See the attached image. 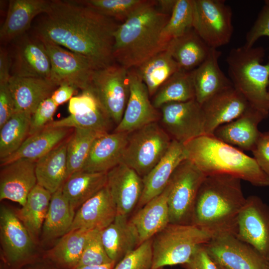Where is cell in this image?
<instances>
[{
    "label": "cell",
    "mask_w": 269,
    "mask_h": 269,
    "mask_svg": "<svg viewBox=\"0 0 269 269\" xmlns=\"http://www.w3.org/2000/svg\"><path fill=\"white\" fill-rule=\"evenodd\" d=\"M112 262H114L109 258L102 244L101 231L93 230L87 241L77 267L100 265Z\"/></svg>",
    "instance_id": "cell-45"
},
{
    "label": "cell",
    "mask_w": 269,
    "mask_h": 269,
    "mask_svg": "<svg viewBox=\"0 0 269 269\" xmlns=\"http://www.w3.org/2000/svg\"><path fill=\"white\" fill-rule=\"evenodd\" d=\"M195 99L192 71L179 70L173 74L154 95L152 103L156 109L173 102Z\"/></svg>",
    "instance_id": "cell-38"
},
{
    "label": "cell",
    "mask_w": 269,
    "mask_h": 269,
    "mask_svg": "<svg viewBox=\"0 0 269 269\" xmlns=\"http://www.w3.org/2000/svg\"><path fill=\"white\" fill-rule=\"evenodd\" d=\"M220 268L225 269H269V261L253 247L232 234L214 237L203 245Z\"/></svg>",
    "instance_id": "cell-11"
},
{
    "label": "cell",
    "mask_w": 269,
    "mask_h": 269,
    "mask_svg": "<svg viewBox=\"0 0 269 269\" xmlns=\"http://www.w3.org/2000/svg\"><path fill=\"white\" fill-rule=\"evenodd\" d=\"M112 120L102 107L88 113L70 115L63 119L53 121L46 128H81L93 130L103 133H108Z\"/></svg>",
    "instance_id": "cell-41"
},
{
    "label": "cell",
    "mask_w": 269,
    "mask_h": 269,
    "mask_svg": "<svg viewBox=\"0 0 269 269\" xmlns=\"http://www.w3.org/2000/svg\"><path fill=\"white\" fill-rule=\"evenodd\" d=\"M146 86L150 96L180 68L167 48L152 56L134 68Z\"/></svg>",
    "instance_id": "cell-35"
},
{
    "label": "cell",
    "mask_w": 269,
    "mask_h": 269,
    "mask_svg": "<svg viewBox=\"0 0 269 269\" xmlns=\"http://www.w3.org/2000/svg\"><path fill=\"white\" fill-rule=\"evenodd\" d=\"M200 106L206 135H213L217 128L236 119L251 106L233 86L218 92Z\"/></svg>",
    "instance_id": "cell-18"
},
{
    "label": "cell",
    "mask_w": 269,
    "mask_h": 269,
    "mask_svg": "<svg viewBox=\"0 0 269 269\" xmlns=\"http://www.w3.org/2000/svg\"><path fill=\"white\" fill-rule=\"evenodd\" d=\"M241 181L226 174L206 176L197 195L191 224L215 236H236L239 215L247 198Z\"/></svg>",
    "instance_id": "cell-3"
},
{
    "label": "cell",
    "mask_w": 269,
    "mask_h": 269,
    "mask_svg": "<svg viewBox=\"0 0 269 269\" xmlns=\"http://www.w3.org/2000/svg\"><path fill=\"white\" fill-rule=\"evenodd\" d=\"M152 239L145 241L116 264L113 269H151Z\"/></svg>",
    "instance_id": "cell-44"
},
{
    "label": "cell",
    "mask_w": 269,
    "mask_h": 269,
    "mask_svg": "<svg viewBox=\"0 0 269 269\" xmlns=\"http://www.w3.org/2000/svg\"><path fill=\"white\" fill-rule=\"evenodd\" d=\"M82 3L115 20L125 21L146 0H85Z\"/></svg>",
    "instance_id": "cell-43"
},
{
    "label": "cell",
    "mask_w": 269,
    "mask_h": 269,
    "mask_svg": "<svg viewBox=\"0 0 269 269\" xmlns=\"http://www.w3.org/2000/svg\"><path fill=\"white\" fill-rule=\"evenodd\" d=\"M264 56L262 47L243 45L232 49L226 62L233 87L252 108L267 118L269 114V57L268 62L262 64Z\"/></svg>",
    "instance_id": "cell-5"
},
{
    "label": "cell",
    "mask_w": 269,
    "mask_h": 269,
    "mask_svg": "<svg viewBox=\"0 0 269 269\" xmlns=\"http://www.w3.org/2000/svg\"><path fill=\"white\" fill-rule=\"evenodd\" d=\"M0 237L5 262L18 265L27 260L33 252L34 242L16 213L1 206L0 210Z\"/></svg>",
    "instance_id": "cell-17"
},
{
    "label": "cell",
    "mask_w": 269,
    "mask_h": 269,
    "mask_svg": "<svg viewBox=\"0 0 269 269\" xmlns=\"http://www.w3.org/2000/svg\"><path fill=\"white\" fill-rule=\"evenodd\" d=\"M130 95L120 123L114 132L130 134L148 124L157 122L160 112L150 101L148 89L134 68L128 70Z\"/></svg>",
    "instance_id": "cell-16"
},
{
    "label": "cell",
    "mask_w": 269,
    "mask_h": 269,
    "mask_svg": "<svg viewBox=\"0 0 269 269\" xmlns=\"http://www.w3.org/2000/svg\"><path fill=\"white\" fill-rule=\"evenodd\" d=\"M168 193L167 184L161 193L142 206L130 220L137 231L140 244L152 239L170 223Z\"/></svg>",
    "instance_id": "cell-28"
},
{
    "label": "cell",
    "mask_w": 269,
    "mask_h": 269,
    "mask_svg": "<svg viewBox=\"0 0 269 269\" xmlns=\"http://www.w3.org/2000/svg\"><path fill=\"white\" fill-rule=\"evenodd\" d=\"M162 269V268H161V269Z\"/></svg>",
    "instance_id": "cell-60"
},
{
    "label": "cell",
    "mask_w": 269,
    "mask_h": 269,
    "mask_svg": "<svg viewBox=\"0 0 269 269\" xmlns=\"http://www.w3.org/2000/svg\"><path fill=\"white\" fill-rule=\"evenodd\" d=\"M221 55L217 49L211 48L206 59L192 71L195 100L200 105L218 92L233 86L219 66Z\"/></svg>",
    "instance_id": "cell-27"
},
{
    "label": "cell",
    "mask_w": 269,
    "mask_h": 269,
    "mask_svg": "<svg viewBox=\"0 0 269 269\" xmlns=\"http://www.w3.org/2000/svg\"><path fill=\"white\" fill-rule=\"evenodd\" d=\"M107 186L116 205L117 215L128 217L139 202L143 188L142 178L121 163L107 172Z\"/></svg>",
    "instance_id": "cell-19"
},
{
    "label": "cell",
    "mask_w": 269,
    "mask_h": 269,
    "mask_svg": "<svg viewBox=\"0 0 269 269\" xmlns=\"http://www.w3.org/2000/svg\"><path fill=\"white\" fill-rule=\"evenodd\" d=\"M115 20L80 0H50L35 25L34 36L88 58L97 69L113 64Z\"/></svg>",
    "instance_id": "cell-1"
},
{
    "label": "cell",
    "mask_w": 269,
    "mask_h": 269,
    "mask_svg": "<svg viewBox=\"0 0 269 269\" xmlns=\"http://www.w3.org/2000/svg\"><path fill=\"white\" fill-rule=\"evenodd\" d=\"M252 152L259 166L269 177V131L261 133Z\"/></svg>",
    "instance_id": "cell-49"
},
{
    "label": "cell",
    "mask_w": 269,
    "mask_h": 269,
    "mask_svg": "<svg viewBox=\"0 0 269 269\" xmlns=\"http://www.w3.org/2000/svg\"><path fill=\"white\" fill-rule=\"evenodd\" d=\"M219 269H223V268H220L219 267Z\"/></svg>",
    "instance_id": "cell-58"
},
{
    "label": "cell",
    "mask_w": 269,
    "mask_h": 269,
    "mask_svg": "<svg viewBox=\"0 0 269 269\" xmlns=\"http://www.w3.org/2000/svg\"><path fill=\"white\" fill-rule=\"evenodd\" d=\"M69 137L36 161L37 182L52 194L62 187L67 178Z\"/></svg>",
    "instance_id": "cell-31"
},
{
    "label": "cell",
    "mask_w": 269,
    "mask_h": 269,
    "mask_svg": "<svg viewBox=\"0 0 269 269\" xmlns=\"http://www.w3.org/2000/svg\"><path fill=\"white\" fill-rule=\"evenodd\" d=\"M129 134L105 133L94 141L81 170L107 172L122 162Z\"/></svg>",
    "instance_id": "cell-22"
},
{
    "label": "cell",
    "mask_w": 269,
    "mask_h": 269,
    "mask_svg": "<svg viewBox=\"0 0 269 269\" xmlns=\"http://www.w3.org/2000/svg\"><path fill=\"white\" fill-rule=\"evenodd\" d=\"M186 159L187 154L184 144L172 140L163 157L147 175L142 177L143 188L138 205L143 206L161 193L176 168Z\"/></svg>",
    "instance_id": "cell-24"
},
{
    "label": "cell",
    "mask_w": 269,
    "mask_h": 269,
    "mask_svg": "<svg viewBox=\"0 0 269 269\" xmlns=\"http://www.w3.org/2000/svg\"><path fill=\"white\" fill-rule=\"evenodd\" d=\"M268 261H269V259L268 260Z\"/></svg>",
    "instance_id": "cell-59"
},
{
    "label": "cell",
    "mask_w": 269,
    "mask_h": 269,
    "mask_svg": "<svg viewBox=\"0 0 269 269\" xmlns=\"http://www.w3.org/2000/svg\"><path fill=\"white\" fill-rule=\"evenodd\" d=\"M16 111L32 114L39 105L51 97L58 87L51 80L11 76L8 81Z\"/></svg>",
    "instance_id": "cell-26"
},
{
    "label": "cell",
    "mask_w": 269,
    "mask_h": 269,
    "mask_svg": "<svg viewBox=\"0 0 269 269\" xmlns=\"http://www.w3.org/2000/svg\"><path fill=\"white\" fill-rule=\"evenodd\" d=\"M266 118L250 106L236 119L216 129L213 135L219 140L237 146L241 150L252 151L261 135L259 124Z\"/></svg>",
    "instance_id": "cell-21"
},
{
    "label": "cell",
    "mask_w": 269,
    "mask_h": 269,
    "mask_svg": "<svg viewBox=\"0 0 269 269\" xmlns=\"http://www.w3.org/2000/svg\"><path fill=\"white\" fill-rule=\"evenodd\" d=\"M101 107L96 96L90 89L82 91L81 94L73 97L69 102L70 115L84 114Z\"/></svg>",
    "instance_id": "cell-47"
},
{
    "label": "cell",
    "mask_w": 269,
    "mask_h": 269,
    "mask_svg": "<svg viewBox=\"0 0 269 269\" xmlns=\"http://www.w3.org/2000/svg\"><path fill=\"white\" fill-rule=\"evenodd\" d=\"M73 130L67 128H46L29 136L15 152L0 160V166L20 158L37 161L65 140Z\"/></svg>",
    "instance_id": "cell-30"
},
{
    "label": "cell",
    "mask_w": 269,
    "mask_h": 269,
    "mask_svg": "<svg viewBox=\"0 0 269 269\" xmlns=\"http://www.w3.org/2000/svg\"><path fill=\"white\" fill-rule=\"evenodd\" d=\"M116 264L115 262H112L100 265L83 266L77 267L74 269H113Z\"/></svg>",
    "instance_id": "cell-55"
},
{
    "label": "cell",
    "mask_w": 269,
    "mask_h": 269,
    "mask_svg": "<svg viewBox=\"0 0 269 269\" xmlns=\"http://www.w3.org/2000/svg\"><path fill=\"white\" fill-rule=\"evenodd\" d=\"M160 109L163 128L172 140L184 144L204 135L201 106L195 99L167 103Z\"/></svg>",
    "instance_id": "cell-13"
},
{
    "label": "cell",
    "mask_w": 269,
    "mask_h": 269,
    "mask_svg": "<svg viewBox=\"0 0 269 269\" xmlns=\"http://www.w3.org/2000/svg\"><path fill=\"white\" fill-rule=\"evenodd\" d=\"M77 89L72 85L63 84L58 87L50 98L58 106L70 100Z\"/></svg>",
    "instance_id": "cell-52"
},
{
    "label": "cell",
    "mask_w": 269,
    "mask_h": 269,
    "mask_svg": "<svg viewBox=\"0 0 269 269\" xmlns=\"http://www.w3.org/2000/svg\"><path fill=\"white\" fill-rule=\"evenodd\" d=\"M206 177L187 159L177 166L168 183L170 223L191 224L197 195Z\"/></svg>",
    "instance_id": "cell-8"
},
{
    "label": "cell",
    "mask_w": 269,
    "mask_h": 269,
    "mask_svg": "<svg viewBox=\"0 0 269 269\" xmlns=\"http://www.w3.org/2000/svg\"><path fill=\"white\" fill-rule=\"evenodd\" d=\"M128 70L119 64L95 69L89 88L117 126L122 120L129 97Z\"/></svg>",
    "instance_id": "cell-9"
},
{
    "label": "cell",
    "mask_w": 269,
    "mask_h": 269,
    "mask_svg": "<svg viewBox=\"0 0 269 269\" xmlns=\"http://www.w3.org/2000/svg\"><path fill=\"white\" fill-rule=\"evenodd\" d=\"M265 4H266L269 6V0H265Z\"/></svg>",
    "instance_id": "cell-56"
},
{
    "label": "cell",
    "mask_w": 269,
    "mask_h": 269,
    "mask_svg": "<svg viewBox=\"0 0 269 269\" xmlns=\"http://www.w3.org/2000/svg\"><path fill=\"white\" fill-rule=\"evenodd\" d=\"M39 39L44 44L50 60V79L58 87L69 84L82 91L88 89L92 74L96 69L91 62L86 57L55 43Z\"/></svg>",
    "instance_id": "cell-12"
},
{
    "label": "cell",
    "mask_w": 269,
    "mask_h": 269,
    "mask_svg": "<svg viewBox=\"0 0 269 269\" xmlns=\"http://www.w3.org/2000/svg\"><path fill=\"white\" fill-rule=\"evenodd\" d=\"M14 41L11 54V76L49 79L51 62L43 42L25 34Z\"/></svg>",
    "instance_id": "cell-15"
},
{
    "label": "cell",
    "mask_w": 269,
    "mask_h": 269,
    "mask_svg": "<svg viewBox=\"0 0 269 269\" xmlns=\"http://www.w3.org/2000/svg\"><path fill=\"white\" fill-rule=\"evenodd\" d=\"M215 236L195 225L169 223L152 238L151 269L187 263L197 249Z\"/></svg>",
    "instance_id": "cell-6"
},
{
    "label": "cell",
    "mask_w": 269,
    "mask_h": 269,
    "mask_svg": "<svg viewBox=\"0 0 269 269\" xmlns=\"http://www.w3.org/2000/svg\"><path fill=\"white\" fill-rule=\"evenodd\" d=\"M75 213L60 187L52 195L41 230L43 240L50 241L67 233L72 225Z\"/></svg>",
    "instance_id": "cell-36"
},
{
    "label": "cell",
    "mask_w": 269,
    "mask_h": 269,
    "mask_svg": "<svg viewBox=\"0 0 269 269\" xmlns=\"http://www.w3.org/2000/svg\"><path fill=\"white\" fill-rule=\"evenodd\" d=\"M167 48L180 69L185 71H192L198 67L211 50L193 29L171 39Z\"/></svg>",
    "instance_id": "cell-33"
},
{
    "label": "cell",
    "mask_w": 269,
    "mask_h": 269,
    "mask_svg": "<svg viewBox=\"0 0 269 269\" xmlns=\"http://www.w3.org/2000/svg\"><path fill=\"white\" fill-rule=\"evenodd\" d=\"M184 145L187 159L206 176L226 174L255 186H269V177L254 157L213 135H201Z\"/></svg>",
    "instance_id": "cell-4"
},
{
    "label": "cell",
    "mask_w": 269,
    "mask_h": 269,
    "mask_svg": "<svg viewBox=\"0 0 269 269\" xmlns=\"http://www.w3.org/2000/svg\"><path fill=\"white\" fill-rule=\"evenodd\" d=\"M265 36L269 37V6L266 4L263 6L254 24L247 33L244 45L252 47L260 38Z\"/></svg>",
    "instance_id": "cell-48"
},
{
    "label": "cell",
    "mask_w": 269,
    "mask_h": 269,
    "mask_svg": "<svg viewBox=\"0 0 269 269\" xmlns=\"http://www.w3.org/2000/svg\"><path fill=\"white\" fill-rule=\"evenodd\" d=\"M36 160L20 158L1 166L0 200L8 199L23 206L28 195L37 183Z\"/></svg>",
    "instance_id": "cell-20"
},
{
    "label": "cell",
    "mask_w": 269,
    "mask_h": 269,
    "mask_svg": "<svg viewBox=\"0 0 269 269\" xmlns=\"http://www.w3.org/2000/svg\"><path fill=\"white\" fill-rule=\"evenodd\" d=\"M11 69V61L8 51L3 47L0 49V83L8 82Z\"/></svg>",
    "instance_id": "cell-53"
},
{
    "label": "cell",
    "mask_w": 269,
    "mask_h": 269,
    "mask_svg": "<svg viewBox=\"0 0 269 269\" xmlns=\"http://www.w3.org/2000/svg\"><path fill=\"white\" fill-rule=\"evenodd\" d=\"M193 0H176L169 18L162 31V37L167 43L193 29Z\"/></svg>",
    "instance_id": "cell-42"
},
{
    "label": "cell",
    "mask_w": 269,
    "mask_h": 269,
    "mask_svg": "<svg viewBox=\"0 0 269 269\" xmlns=\"http://www.w3.org/2000/svg\"><path fill=\"white\" fill-rule=\"evenodd\" d=\"M57 107L50 97L39 105L31 117L29 136L41 132L53 121V117Z\"/></svg>",
    "instance_id": "cell-46"
},
{
    "label": "cell",
    "mask_w": 269,
    "mask_h": 269,
    "mask_svg": "<svg viewBox=\"0 0 269 269\" xmlns=\"http://www.w3.org/2000/svg\"><path fill=\"white\" fill-rule=\"evenodd\" d=\"M32 114L15 111L0 127V160L15 152L29 136Z\"/></svg>",
    "instance_id": "cell-39"
},
{
    "label": "cell",
    "mask_w": 269,
    "mask_h": 269,
    "mask_svg": "<svg viewBox=\"0 0 269 269\" xmlns=\"http://www.w3.org/2000/svg\"><path fill=\"white\" fill-rule=\"evenodd\" d=\"M52 195L37 183L28 195L25 204L15 212L33 240L41 232Z\"/></svg>",
    "instance_id": "cell-37"
},
{
    "label": "cell",
    "mask_w": 269,
    "mask_h": 269,
    "mask_svg": "<svg viewBox=\"0 0 269 269\" xmlns=\"http://www.w3.org/2000/svg\"><path fill=\"white\" fill-rule=\"evenodd\" d=\"M268 95H269V88H268Z\"/></svg>",
    "instance_id": "cell-57"
},
{
    "label": "cell",
    "mask_w": 269,
    "mask_h": 269,
    "mask_svg": "<svg viewBox=\"0 0 269 269\" xmlns=\"http://www.w3.org/2000/svg\"><path fill=\"white\" fill-rule=\"evenodd\" d=\"M50 2L47 0H10L6 16L0 29V41L6 43L25 34L34 18L47 11Z\"/></svg>",
    "instance_id": "cell-25"
},
{
    "label": "cell",
    "mask_w": 269,
    "mask_h": 269,
    "mask_svg": "<svg viewBox=\"0 0 269 269\" xmlns=\"http://www.w3.org/2000/svg\"><path fill=\"white\" fill-rule=\"evenodd\" d=\"M101 237L108 256L116 263L140 245L137 231L126 216L117 215L101 231Z\"/></svg>",
    "instance_id": "cell-29"
},
{
    "label": "cell",
    "mask_w": 269,
    "mask_h": 269,
    "mask_svg": "<svg viewBox=\"0 0 269 269\" xmlns=\"http://www.w3.org/2000/svg\"><path fill=\"white\" fill-rule=\"evenodd\" d=\"M225 1L193 0V29L211 48L227 44L232 36V11Z\"/></svg>",
    "instance_id": "cell-10"
},
{
    "label": "cell",
    "mask_w": 269,
    "mask_h": 269,
    "mask_svg": "<svg viewBox=\"0 0 269 269\" xmlns=\"http://www.w3.org/2000/svg\"><path fill=\"white\" fill-rule=\"evenodd\" d=\"M236 236L269 259V205L258 196L246 198L239 215Z\"/></svg>",
    "instance_id": "cell-14"
},
{
    "label": "cell",
    "mask_w": 269,
    "mask_h": 269,
    "mask_svg": "<svg viewBox=\"0 0 269 269\" xmlns=\"http://www.w3.org/2000/svg\"><path fill=\"white\" fill-rule=\"evenodd\" d=\"M92 231L77 229L69 231L48 251L47 259L62 269H74L78 265Z\"/></svg>",
    "instance_id": "cell-34"
},
{
    "label": "cell",
    "mask_w": 269,
    "mask_h": 269,
    "mask_svg": "<svg viewBox=\"0 0 269 269\" xmlns=\"http://www.w3.org/2000/svg\"><path fill=\"white\" fill-rule=\"evenodd\" d=\"M172 139L157 122L148 124L129 134L122 162L142 178L163 157Z\"/></svg>",
    "instance_id": "cell-7"
},
{
    "label": "cell",
    "mask_w": 269,
    "mask_h": 269,
    "mask_svg": "<svg viewBox=\"0 0 269 269\" xmlns=\"http://www.w3.org/2000/svg\"><path fill=\"white\" fill-rule=\"evenodd\" d=\"M8 82L0 83V127L15 112Z\"/></svg>",
    "instance_id": "cell-50"
},
{
    "label": "cell",
    "mask_w": 269,
    "mask_h": 269,
    "mask_svg": "<svg viewBox=\"0 0 269 269\" xmlns=\"http://www.w3.org/2000/svg\"><path fill=\"white\" fill-rule=\"evenodd\" d=\"M104 134L90 129H74L67 145V178L72 173L81 170L94 141Z\"/></svg>",
    "instance_id": "cell-40"
},
{
    "label": "cell",
    "mask_w": 269,
    "mask_h": 269,
    "mask_svg": "<svg viewBox=\"0 0 269 269\" xmlns=\"http://www.w3.org/2000/svg\"><path fill=\"white\" fill-rule=\"evenodd\" d=\"M117 216L116 205L106 185L77 210L68 232L77 229L102 231Z\"/></svg>",
    "instance_id": "cell-23"
},
{
    "label": "cell",
    "mask_w": 269,
    "mask_h": 269,
    "mask_svg": "<svg viewBox=\"0 0 269 269\" xmlns=\"http://www.w3.org/2000/svg\"><path fill=\"white\" fill-rule=\"evenodd\" d=\"M169 17L158 10L155 0H146L116 30L115 61L130 69L166 50L169 43L164 41L161 34Z\"/></svg>",
    "instance_id": "cell-2"
},
{
    "label": "cell",
    "mask_w": 269,
    "mask_h": 269,
    "mask_svg": "<svg viewBox=\"0 0 269 269\" xmlns=\"http://www.w3.org/2000/svg\"><path fill=\"white\" fill-rule=\"evenodd\" d=\"M184 265L186 269H219L203 245L197 249L189 261Z\"/></svg>",
    "instance_id": "cell-51"
},
{
    "label": "cell",
    "mask_w": 269,
    "mask_h": 269,
    "mask_svg": "<svg viewBox=\"0 0 269 269\" xmlns=\"http://www.w3.org/2000/svg\"><path fill=\"white\" fill-rule=\"evenodd\" d=\"M155 2L156 6L160 12L170 15L176 0H155Z\"/></svg>",
    "instance_id": "cell-54"
},
{
    "label": "cell",
    "mask_w": 269,
    "mask_h": 269,
    "mask_svg": "<svg viewBox=\"0 0 269 269\" xmlns=\"http://www.w3.org/2000/svg\"><path fill=\"white\" fill-rule=\"evenodd\" d=\"M107 172L80 170L67 177L62 191L75 211L107 185Z\"/></svg>",
    "instance_id": "cell-32"
}]
</instances>
